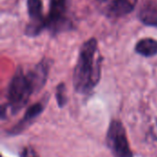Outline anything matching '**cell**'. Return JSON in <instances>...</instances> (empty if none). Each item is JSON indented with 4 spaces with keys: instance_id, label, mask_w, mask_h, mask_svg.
Instances as JSON below:
<instances>
[{
    "instance_id": "obj_4",
    "label": "cell",
    "mask_w": 157,
    "mask_h": 157,
    "mask_svg": "<svg viewBox=\"0 0 157 157\" xmlns=\"http://www.w3.org/2000/svg\"><path fill=\"white\" fill-rule=\"evenodd\" d=\"M107 144L115 157H132L125 128L119 121H113L107 133Z\"/></svg>"
},
{
    "instance_id": "obj_12",
    "label": "cell",
    "mask_w": 157,
    "mask_h": 157,
    "mask_svg": "<svg viewBox=\"0 0 157 157\" xmlns=\"http://www.w3.org/2000/svg\"><path fill=\"white\" fill-rule=\"evenodd\" d=\"M99 2H101V3H110V2H112L113 0H98Z\"/></svg>"
},
{
    "instance_id": "obj_1",
    "label": "cell",
    "mask_w": 157,
    "mask_h": 157,
    "mask_svg": "<svg viewBox=\"0 0 157 157\" xmlns=\"http://www.w3.org/2000/svg\"><path fill=\"white\" fill-rule=\"evenodd\" d=\"M101 62L97 39L86 40L79 50L74 70L73 82L77 92L87 94L95 88L101 76Z\"/></svg>"
},
{
    "instance_id": "obj_7",
    "label": "cell",
    "mask_w": 157,
    "mask_h": 157,
    "mask_svg": "<svg viewBox=\"0 0 157 157\" xmlns=\"http://www.w3.org/2000/svg\"><path fill=\"white\" fill-rule=\"evenodd\" d=\"M140 20L151 27L157 28V3L155 1H146L139 11Z\"/></svg>"
},
{
    "instance_id": "obj_2",
    "label": "cell",
    "mask_w": 157,
    "mask_h": 157,
    "mask_svg": "<svg viewBox=\"0 0 157 157\" xmlns=\"http://www.w3.org/2000/svg\"><path fill=\"white\" fill-rule=\"evenodd\" d=\"M45 82V75L38 67L34 66L27 73L23 68H17L9 83L7 91L9 105L13 111H17L25 106L29 97L41 89Z\"/></svg>"
},
{
    "instance_id": "obj_3",
    "label": "cell",
    "mask_w": 157,
    "mask_h": 157,
    "mask_svg": "<svg viewBox=\"0 0 157 157\" xmlns=\"http://www.w3.org/2000/svg\"><path fill=\"white\" fill-rule=\"evenodd\" d=\"M72 28L73 22L67 16V0H50L49 14L46 17V29L55 35Z\"/></svg>"
},
{
    "instance_id": "obj_10",
    "label": "cell",
    "mask_w": 157,
    "mask_h": 157,
    "mask_svg": "<svg viewBox=\"0 0 157 157\" xmlns=\"http://www.w3.org/2000/svg\"><path fill=\"white\" fill-rule=\"evenodd\" d=\"M56 98L58 105L60 107H63L66 103V95H65V88L63 84L57 86V91H56Z\"/></svg>"
},
{
    "instance_id": "obj_5",
    "label": "cell",
    "mask_w": 157,
    "mask_h": 157,
    "mask_svg": "<svg viewBox=\"0 0 157 157\" xmlns=\"http://www.w3.org/2000/svg\"><path fill=\"white\" fill-rule=\"evenodd\" d=\"M27 9L29 22L26 26L25 33L29 37L38 36L46 29V17L43 16L41 0H27Z\"/></svg>"
},
{
    "instance_id": "obj_11",
    "label": "cell",
    "mask_w": 157,
    "mask_h": 157,
    "mask_svg": "<svg viewBox=\"0 0 157 157\" xmlns=\"http://www.w3.org/2000/svg\"><path fill=\"white\" fill-rule=\"evenodd\" d=\"M21 157H38V155L31 147H27L23 150Z\"/></svg>"
},
{
    "instance_id": "obj_6",
    "label": "cell",
    "mask_w": 157,
    "mask_h": 157,
    "mask_svg": "<svg viewBox=\"0 0 157 157\" xmlns=\"http://www.w3.org/2000/svg\"><path fill=\"white\" fill-rule=\"evenodd\" d=\"M138 0H113L107 7V15L110 17H121L133 11Z\"/></svg>"
},
{
    "instance_id": "obj_8",
    "label": "cell",
    "mask_w": 157,
    "mask_h": 157,
    "mask_svg": "<svg viewBox=\"0 0 157 157\" xmlns=\"http://www.w3.org/2000/svg\"><path fill=\"white\" fill-rule=\"evenodd\" d=\"M47 100V99H46ZM46 100H41L34 105H32L30 108L28 109V110L26 111L23 119L21 120V121L14 128V132L17 131H21L22 129H24V127L28 126L29 124H30L31 121H33L44 109L45 108V102Z\"/></svg>"
},
{
    "instance_id": "obj_9",
    "label": "cell",
    "mask_w": 157,
    "mask_h": 157,
    "mask_svg": "<svg viewBox=\"0 0 157 157\" xmlns=\"http://www.w3.org/2000/svg\"><path fill=\"white\" fill-rule=\"evenodd\" d=\"M135 52L144 57H153L157 54V40L144 38L135 45Z\"/></svg>"
}]
</instances>
